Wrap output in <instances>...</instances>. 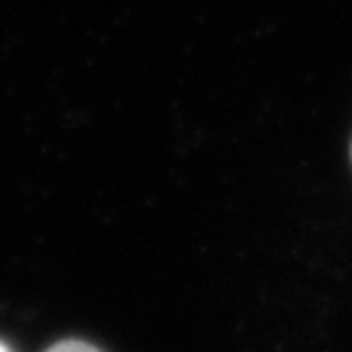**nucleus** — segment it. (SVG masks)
<instances>
[{
    "label": "nucleus",
    "mask_w": 352,
    "mask_h": 352,
    "mask_svg": "<svg viewBox=\"0 0 352 352\" xmlns=\"http://www.w3.org/2000/svg\"><path fill=\"white\" fill-rule=\"evenodd\" d=\"M45 352H102V350H97L94 344L81 342V340H63V342H58V344H52L50 350H45Z\"/></svg>",
    "instance_id": "nucleus-1"
},
{
    "label": "nucleus",
    "mask_w": 352,
    "mask_h": 352,
    "mask_svg": "<svg viewBox=\"0 0 352 352\" xmlns=\"http://www.w3.org/2000/svg\"><path fill=\"white\" fill-rule=\"evenodd\" d=\"M0 352H11V347H8L6 342H0Z\"/></svg>",
    "instance_id": "nucleus-2"
}]
</instances>
